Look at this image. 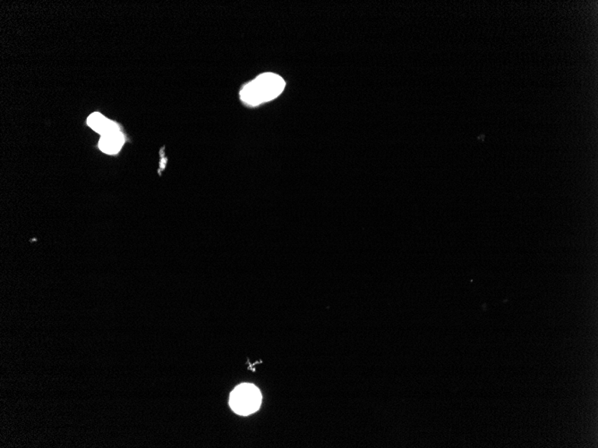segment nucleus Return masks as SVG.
<instances>
[{
    "label": "nucleus",
    "mask_w": 598,
    "mask_h": 448,
    "mask_svg": "<svg viewBox=\"0 0 598 448\" xmlns=\"http://www.w3.org/2000/svg\"><path fill=\"white\" fill-rule=\"evenodd\" d=\"M285 85L286 83L280 75L273 73H263L243 87L240 98L243 103L249 106H258L276 99L283 92Z\"/></svg>",
    "instance_id": "f257e3e1"
},
{
    "label": "nucleus",
    "mask_w": 598,
    "mask_h": 448,
    "mask_svg": "<svg viewBox=\"0 0 598 448\" xmlns=\"http://www.w3.org/2000/svg\"><path fill=\"white\" fill-rule=\"evenodd\" d=\"M262 402V394L253 384H241L230 395L232 410L239 415H249L258 410Z\"/></svg>",
    "instance_id": "f03ea898"
},
{
    "label": "nucleus",
    "mask_w": 598,
    "mask_h": 448,
    "mask_svg": "<svg viewBox=\"0 0 598 448\" xmlns=\"http://www.w3.org/2000/svg\"><path fill=\"white\" fill-rule=\"evenodd\" d=\"M87 124L93 130L101 136L121 132V128H119L115 122L108 120V118L98 113V112H95V113L89 115V118L87 119Z\"/></svg>",
    "instance_id": "7ed1b4c3"
},
{
    "label": "nucleus",
    "mask_w": 598,
    "mask_h": 448,
    "mask_svg": "<svg viewBox=\"0 0 598 448\" xmlns=\"http://www.w3.org/2000/svg\"><path fill=\"white\" fill-rule=\"evenodd\" d=\"M125 137L121 132H116V134L101 136L100 142H98V148L106 154H117L121 152L122 146L124 145Z\"/></svg>",
    "instance_id": "20e7f679"
}]
</instances>
